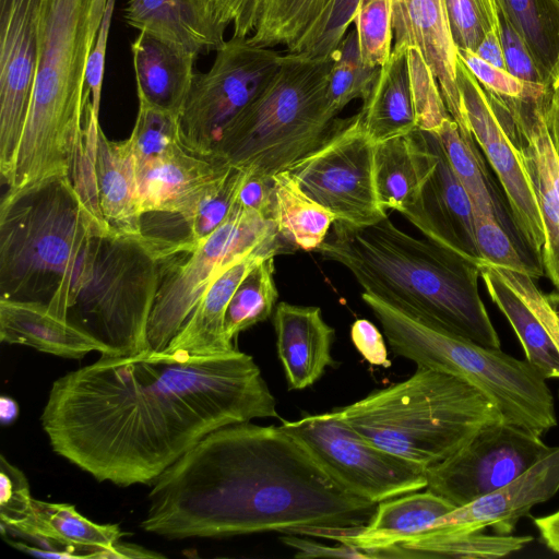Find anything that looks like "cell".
<instances>
[{"label": "cell", "instance_id": "obj_1", "mask_svg": "<svg viewBox=\"0 0 559 559\" xmlns=\"http://www.w3.org/2000/svg\"><path fill=\"white\" fill-rule=\"evenodd\" d=\"M252 356L100 354L58 378L40 421L52 450L98 481L154 480L207 433L277 417Z\"/></svg>", "mask_w": 559, "mask_h": 559}, {"label": "cell", "instance_id": "obj_2", "mask_svg": "<svg viewBox=\"0 0 559 559\" xmlns=\"http://www.w3.org/2000/svg\"><path fill=\"white\" fill-rule=\"evenodd\" d=\"M377 504L336 484L282 426L247 421L207 433L167 467L140 525L168 538L278 532L338 542Z\"/></svg>", "mask_w": 559, "mask_h": 559}, {"label": "cell", "instance_id": "obj_3", "mask_svg": "<svg viewBox=\"0 0 559 559\" xmlns=\"http://www.w3.org/2000/svg\"><path fill=\"white\" fill-rule=\"evenodd\" d=\"M118 231L70 176L8 189L0 204V299L33 302L78 325L114 271Z\"/></svg>", "mask_w": 559, "mask_h": 559}, {"label": "cell", "instance_id": "obj_4", "mask_svg": "<svg viewBox=\"0 0 559 559\" xmlns=\"http://www.w3.org/2000/svg\"><path fill=\"white\" fill-rule=\"evenodd\" d=\"M317 252L346 267L365 293L413 319L500 348L478 289L480 265L406 234L389 216L367 226L336 221Z\"/></svg>", "mask_w": 559, "mask_h": 559}, {"label": "cell", "instance_id": "obj_5", "mask_svg": "<svg viewBox=\"0 0 559 559\" xmlns=\"http://www.w3.org/2000/svg\"><path fill=\"white\" fill-rule=\"evenodd\" d=\"M92 2L39 0L35 82L8 189L71 174L88 102L85 71L94 45L90 31Z\"/></svg>", "mask_w": 559, "mask_h": 559}, {"label": "cell", "instance_id": "obj_6", "mask_svg": "<svg viewBox=\"0 0 559 559\" xmlns=\"http://www.w3.org/2000/svg\"><path fill=\"white\" fill-rule=\"evenodd\" d=\"M336 411L369 442L426 468L454 454L485 426L503 420L479 389L424 367Z\"/></svg>", "mask_w": 559, "mask_h": 559}, {"label": "cell", "instance_id": "obj_7", "mask_svg": "<svg viewBox=\"0 0 559 559\" xmlns=\"http://www.w3.org/2000/svg\"><path fill=\"white\" fill-rule=\"evenodd\" d=\"M333 51L283 55L271 82L225 129L216 154L273 178L320 144L336 117L328 100Z\"/></svg>", "mask_w": 559, "mask_h": 559}, {"label": "cell", "instance_id": "obj_8", "mask_svg": "<svg viewBox=\"0 0 559 559\" xmlns=\"http://www.w3.org/2000/svg\"><path fill=\"white\" fill-rule=\"evenodd\" d=\"M361 299L380 322L394 354L417 367L443 371L473 384L507 423L540 437L557 425L546 379L526 359L429 326L371 294L364 292Z\"/></svg>", "mask_w": 559, "mask_h": 559}, {"label": "cell", "instance_id": "obj_9", "mask_svg": "<svg viewBox=\"0 0 559 559\" xmlns=\"http://www.w3.org/2000/svg\"><path fill=\"white\" fill-rule=\"evenodd\" d=\"M276 237L281 236L274 219L235 203L211 235L169 255L148 319V348L163 352L209 285L234 261Z\"/></svg>", "mask_w": 559, "mask_h": 559}, {"label": "cell", "instance_id": "obj_10", "mask_svg": "<svg viewBox=\"0 0 559 559\" xmlns=\"http://www.w3.org/2000/svg\"><path fill=\"white\" fill-rule=\"evenodd\" d=\"M322 469L342 488L379 503L427 488V468L362 438L336 409L282 420Z\"/></svg>", "mask_w": 559, "mask_h": 559}, {"label": "cell", "instance_id": "obj_11", "mask_svg": "<svg viewBox=\"0 0 559 559\" xmlns=\"http://www.w3.org/2000/svg\"><path fill=\"white\" fill-rule=\"evenodd\" d=\"M282 58L248 37L226 39L210 70L193 78L179 116L183 143L200 154H216L225 129L271 82Z\"/></svg>", "mask_w": 559, "mask_h": 559}, {"label": "cell", "instance_id": "obj_12", "mask_svg": "<svg viewBox=\"0 0 559 559\" xmlns=\"http://www.w3.org/2000/svg\"><path fill=\"white\" fill-rule=\"evenodd\" d=\"M301 189L337 221L367 226L385 218L374 187L373 142L358 112L329 131L287 168Z\"/></svg>", "mask_w": 559, "mask_h": 559}, {"label": "cell", "instance_id": "obj_13", "mask_svg": "<svg viewBox=\"0 0 559 559\" xmlns=\"http://www.w3.org/2000/svg\"><path fill=\"white\" fill-rule=\"evenodd\" d=\"M456 80L473 139L498 177L520 238L540 263L544 228L534 189L512 136L511 111L504 98L485 90L460 58Z\"/></svg>", "mask_w": 559, "mask_h": 559}, {"label": "cell", "instance_id": "obj_14", "mask_svg": "<svg viewBox=\"0 0 559 559\" xmlns=\"http://www.w3.org/2000/svg\"><path fill=\"white\" fill-rule=\"evenodd\" d=\"M552 449L540 436L499 420L481 428L451 456L429 466L427 489L459 508L507 485Z\"/></svg>", "mask_w": 559, "mask_h": 559}, {"label": "cell", "instance_id": "obj_15", "mask_svg": "<svg viewBox=\"0 0 559 559\" xmlns=\"http://www.w3.org/2000/svg\"><path fill=\"white\" fill-rule=\"evenodd\" d=\"M39 0H0V173L13 180L38 57Z\"/></svg>", "mask_w": 559, "mask_h": 559}, {"label": "cell", "instance_id": "obj_16", "mask_svg": "<svg viewBox=\"0 0 559 559\" xmlns=\"http://www.w3.org/2000/svg\"><path fill=\"white\" fill-rule=\"evenodd\" d=\"M70 177L87 206L111 228L143 235L132 157L123 141H110L99 124L85 122Z\"/></svg>", "mask_w": 559, "mask_h": 559}, {"label": "cell", "instance_id": "obj_17", "mask_svg": "<svg viewBox=\"0 0 559 559\" xmlns=\"http://www.w3.org/2000/svg\"><path fill=\"white\" fill-rule=\"evenodd\" d=\"M356 8L345 0H253L243 37L272 48L284 45L290 53H331L354 22Z\"/></svg>", "mask_w": 559, "mask_h": 559}, {"label": "cell", "instance_id": "obj_18", "mask_svg": "<svg viewBox=\"0 0 559 559\" xmlns=\"http://www.w3.org/2000/svg\"><path fill=\"white\" fill-rule=\"evenodd\" d=\"M132 163L140 214H176L185 222L233 166L218 154H200L183 142L158 157Z\"/></svg>", "mask_w": 559, "mask_h": 559}, {"label": "cell", "instance_id": "obj_19", "mask_svg": "<svg viewBox=\"0 0 559 559\" xmlns=\"http://www.w3.org/2000/svg\"><path fill=\"white\" fill-rule=\"evenodd\" d=\"M559 490V447L507 485L467 504L455 508L433 522L421 536H451L492 527L509 535L520 519ZM417 535V536H419Z\"/></svg>", "mask_w": 559, "mask_h": 559}, {"label": "cell", "instance_id": "obj_20", "mask_svg": "<svg viewBox=\"0 0 559 559\" xmlns=\"http://www.w3.org/2000/svg\"><path fill=\"white\" fill-rule=\"evenodd\" d=\"M394 47H416L435 75L444 105L464 138L469 131L456 80L457 47L444 0H391Z\"/></svg>", "mask_w": 559, "mask_h": 559}, {"label": "cell", "instance_id": "obj_21", "mask_svg": "<svg viewBox=\"0 0 559 559\" xmlns=\"http://www.w3.org/2000/svg\"><path fill=\"white\" fill-rule=\"evenodd\" d=\"M435 166L426 179L415 205L404 215L428 240L480 265L477 250L473 203L453 173L435 133Z\"/></svg>", "mask_w": 559, "mask_h": 559}, {"label": "cell", "instance_id": "obj_22", "mask_svg": "<svg viewBox=\"0 0 559 559\" xmlns=\"http://www.w3.org/2000/svg\"><path fill=\"white\" fill-rule=\"evenodd\" d=\"M285 243L281 237L273 238L226 267L205 289L164 352L212 356L234 350L224 329L228 304L247 274L264 259L283 252Z\"/></svg>", "mask_w": 559, "mask_h": 559}, {"label": "cell", "instance_id": "obj_23", "mask_svg": "<svg viewBox=\"0 0 559 559\" xmlns=\"http://www.w3.org/2000/svg\"><path fill=\"white\" fill-rule=\"evenodd\" d=\"M124 22L194 56L217 51L226 28L206 0H129Z\"/></svg>", "mask_w": 559, "mask_h": 559}, {"label": "cell", "instance_id": "obj_24", "mask_svg": "<svg viewBox=\"0 0 559 559\" xmlns=\"http://www.w3.org/2000/svg\"><path fill=\"white\" fill-rule=\"evenodd\" d=\"M273 324L277 356L290 390L312 385L334 365L331 347L335 331L323 320L319 307L280 302Z\"/></svg>", "mask_w": 559, "mask_h": 559}, {"label": "cell", "instance_id": "obj_25", "mask_svg": "<svg viewBox=\"0 0 559 559\" xmlns=\"http://www.w3.org/2000/svg\"><path fill=\"white\" fill-rule=\"evenodd\" d=\"M436 163L431 132L415 130L373 143V177L381 207L405 215Z\"/></svg>", "mask_w": 559, "mask_h": 559}, {"label": "cell", "instance_id": "obj_26", "mask_svg": "<svg viewBox=\"0 0 559 559\" xmlns=\"http://www.w3.org/2000/svg\"><path fill=\"white\" fill-rule=\"evenodd\" d=\"M10 533L34 540L41 548L69 550L79 558L96 559L126 535L117 524L95 523L72 504L36 499L29 518Z\"/></svg>", "mask_w": 559, "mask_h": 559}, {"label": "cell", "instance_id": "obj_27", "mask_svg": "<svg viewBox=\"0 0 559 559\" xmlns=\"http://www.w3.org/2000/svg\"><path fill=\"white\" fill-rule=\"evenodd\" d=\"M443 497L426 488L423 492H409L381 501L362 528L341 537L340 543L370 551L374 558L380 552L421 534L436 520L454 510Z\"/></svg>", "mask_w": 559, "mask_h": 559}, {"label": "cell", "instance_id": "obj_28", "mask_svg": "<svg viewBox=\"0 0 559 559\" xmlns=\"http://www.w3.org/2000/svg\"><path fill=\"white\" fill-rule=\"evenodd\" d=\"M131 51L138 95L180 116L198 57L143 32L131 44Z\"/></svg>", "mask_w": 559, "mask_h": 559}, {"label": "cell", "instance_id": "obj_29", "mask_svg": "<svg viewBox=\"0 0 559 559\" xmlns=\"http://www.w3.org/2000/svg\"><path fill=\"white\" fill-rule=\"evenodd\" d=\"M0 340L71 359L91 352L105 353L97 341L45 307L9 299H0Z\"/></svg>", "mask_w": 559, "mask_h": 559}, {"label": "cell", "instance_id": "obj_30", "mask_svg": "<svg viewBox=\"0 0 559 559\" xmlns=\"http://www.w3.org/2000/svg\"><path fill=\"white\" fill-rule=\"evenodd\" d=\"M359 114L373 143L417 130L407 47L392 49Z\"/></svg>", "mask_w": 559, "mask_h": 559}, {"label": "cell", "instance_id": "obj_31", "mask_svg": "<svg viewBox=\"0 0 559 559\" xmlns=\"http://www.w3.org/2000/svg\"><path fill=\"white\" fill-rule=\"evenodd\" d=\"M273 195L281 238L292 248L317 251L337 221L335 215L308 195L287 169L273 176Z\"/></svg>", "mask_w": 559, "mask_h": 559}, {"label": "cell", "instance_id": "obj_32", "mask_svg": "<svg viewBox=\"0 0 559 559\" xmlns=\"http://www.w3.org/2000/svg\"><path fill=\"white\" fill-rule=\"evenodd\" d=\"M480 277L492 302L515 332L525 359L547 379H559V352L528 305L507 284L497 269L480 263Z\"/></svg>", "mask_w": 559, "mask_h": 559}, {"label": "cell", "instance_id": "obj_33", "mask_svg": "<svg viewBox=\"0 0 559 559\" xmlns=\"http://www.w3.org/2000/svg\"><path fill=\"white\" fill-rule=\"evenodd\" d=\"M526 43L540 70L551 80L559 50V0H497Z\"/></svg>", "mask_w": 559, "mask_h": 559}, {"label": "cell", "instance_id": "obj_34", "mask_svg": "<svg viewBox=\"0 0 559 559\" xmlns=\"http://www.w3.org/2000/svg\"><path fill=\"white\" fill-rule=\"evenodd\" d=\"M533 537L487 535L481 532L451 536H415L399 546L400 556L428 558L497 559L521 550Z\"/></svg>", "mask_w": 559, "mask_h": 559}, {"label": "cell", "instance_id": "obj_35", "mask_svg": "<svg viewBox=\"0 0 559 559\" xmlns=\"http://www.w3.org/2000/svg\"><path fill=\"white\" fill-rule=\"evenodd\" d=\"M435 134L453 173L467 191L473 205L495 215L507 228L491 192L487 173L480 162L476 142L464 138L457 123L451 117L442 122Z\"/></svg>", "mask_w": 559, "mask_h": 559}, {"label": "cell", "instance_id": "obj_36", "mask_svg": "<svg viewBox=\"0 0 559 559\" xmlns=\"http://www.w3.org/2000/svg\"><path fill=\"white\" fill-rule=\"evenodd\" d=\"M274 258H266L257 264L233 295L224 321L225 335L229 342L233 343L240 332L271 316L278 297Z\"/></svg>", "mask_w": 559, "mask_h": 559}, {"label": "cell", "instance_id": "obj_37", "mask_svg": "<svg viewBox=\"0 0 559 559\" xmlns=\"http://www.w3.org/2000/svg\"><path fill=\"white\" fill-rule=\"evenodd\" d=\"M512 136L520 148L543 223L545 242L540 263L554 286L559 290V197L542 159L516 131L514 122Z\"/></svg>", "mask_w": 559, "mask_h": 559}, {"label": "cell", "instance_id": "obj_38", "mask_svg": "<svg viewBox=\"0 0 559 559\" xmlns=\"http://www.w3.org/2000/svg\"><path fill=\"white\" fill-rule=\"evenodd\" d=\"M334 60L328 80V100L337 115L354 99H366L379 68L366 66L359 56L356 32H350L333 51Z\"/></svg>", "mask_w": 559, "mask_h": 559}, {"label": "cell", "instance_id": "obj_39", "mask_svg": "<svg viewBox=\"0 0 559 559\" xmlns=\"http://www.w3.org/2000/svg\"><path fill=\"white\" fill-rule=\"evenodd\" d=\"M139 107L131 135L124 140L133 162L158 157L182 143L179 115L138 95Z\"/></svg>", "mask_w": 559, "mask_h": 559}, {"label": "cell", "instance_id": "obj_40", "mask_svg": "<svg viewBox=\"0 0 559 559\" xmlns=\"http://www.w3.org/2000/svg\"><path fill=\"white\" fill-rule=\"evenodd\" d=\"M473 221L477 250L481 261L535 278L543 276V266L524 258L501 222L473 205Z\"/></svg>", "mask_w": 559, "mask_h": 559}, {"label": "cell", "instance_id": "obj_41", "mask_svg": "<svg viewBox=\"0 0 559 559\" xmlns=\"http://www.w3.org/2000/svg\"><path fill=\"white\" fill-rule=\"evenodd\" d=\"M354 23L361 61L371 68L382 67L392 51L391 0L358 1Z\"/></svg>", "mask_w": 559, "mask_h": 559}, {"label": "cell", "instance_id": "obj_42", "mask_svg": "<svg viewBox=\"0 0 559 559\" xmlns=\"http://www.w3.org/2000/svg\"><path fill=\"white\" fill-rule=\"evenodd\" d=\"M247 173L248 169L233 165L218 185L202 200L186 221L189 237L183 249L204 239L223 224L236 203Z\"/></svg>", "mask_w": 559, "mask_h": 559}, {"label": "cell", "instance_id": "obj_43", "mask_svg": "<svg viewBox=\"0 0 559 559\" xmlns=\"http://www.w3.org/2000/svg\"><path fill=\"white\" fill-rule=\"evenodd\" d=\"M407 62L417 129L436 133L451 117L438 82L416 47H407Z\"/></svg>", "mask_w": 559, "mask_h": 559}, {"label": "cell", "instance_id": "obj_44", "mask_svg": "<svg viewBox=\"0 0 559 559\" xmlns=\"http://www.w3.org/2000/svg\"><path fill=\"white\" fill-rule=\"evenodd\" d=\"M454 43L475 51L488 32H499L497 0H444Z\"/></svg>", "mask_w": 559, "mask_h": 559}, {"label": "cell", "instance_id": "obj_45", "mask_svg": "<svg viewBox=\"0 0 559 559\" xmlns=\"http://www.w3.org/2000/svg\"><path fill=\"white\" fill-rule=\"evenodd\" d=\"M457 56L478 83L497 95L538 99L545 97L551 90L548 86L523 82L509 71L486 62L469 49L457 48Z\"/></svg>", "mask_w": 559, "mask_h": 559}, {"label": "cell", "instance_id": "obj_46", "mask_svg": "<svg viewBox=\"0 0 559 559\" xmlns=\"http://www.w3.org/2000/svg\"><path fill=\"white\" fill-rule=\"evenodd\" d=\"M0 526L2 535L14 531L33 511V500L25 475L3 455L0 463Z\"/></svg>", "mask_w": 559, "mask_h": 559}, {"label": "cell", "instance_id": "obj_47", "mask_svg": "<svg viewBox=\"0 0 559 559\" xmlns=\"http://www.w3.org/2000/svg\"><path fill=\"white\" fill-rule=\"evenodd\" d=\"M498 17L507 70L523 82L551 87V80L540 70L523 37L499 5Z\"/></svg>", "mask_w": 559, "mask_h": 559}, {"label": "cell", "instance_id": "obj_48", "mask_svg": "<svg viewBox=\"0 0 559 559\" xmlns=\"http://www.w3.org/2000/svg\"><path fill=\"white\" fill-rule=\"evenodd\" d=\"M116 0H107L85 71V110L98 118L105 72V57Z\"/></svg>", "mask_w": 559, "mask_h": 559}, {"label": "cell", "instance_id": "obj_49", "mask_svg": "<svg viewBox=\"0 0 559 559\" xmlns=\"http://www.w3.org/2000/svg\"><path fill=\"white\" fill-rule=\"evenodd\" d=\"M496 269L507 284L534 311L559 352V316L547 300L546 295L535 285L534 278L520 272Z\"/></svg>", "mask_w": 559, "mask_h": 559}, {"label": "cell", "instance_id": "obj_50", "mask_svg": "<svg viewBox=\"0 0 559 559\" xmlns=\"http://www.w3.org/2000/svg\"><path fill=\"white\" fill-rule=\"evenodd\" d=\"M236 203L242 209L273 218V178L249 170L240 187Z\"/></svg>", "mask_w": 559, "mask_h": 559}, {"label": "cell", "instance_id": "obj_51", "mask_svg": "<svg viewBox=\"0 0 559 559\" xmlns=\"http://www.w3.org/2000/svg\"><path fill=\"white\" fill-rule=\"evenodd\" d=\"M350 338L358 353L371 365L390 367L384 338L367 319H358L350 326Z\"/></svg>", "mask_w": 559, "mask_h": 559}, {"label": "cell", "instance_id": "obj_52", "mask_svg": "<svg viewBox=\"0 0 559 559\" xmlns=\"http://www.w3.org/2000/svg\"><path fill=\"white\" fill-rule=\"evenodd\" d=\"M285 545L296 549L295 558H318V557H340V558H374V556L365 549L356 546L341 543L338 546H328L319 542L304 538L301 535L284 534L280 538Z\"/></svg>", "mask_w": 559, "mask_h": 559}, {"label": "cell", "instance_id": "obj_53", "mask_svg": "<svg viewBox=\"0 0 559 559\" xmlns=\"http://www.w3.org/2000/svg\"><path fill=\"white\" fill-rule=\"evenodd\" d=\"M217 21L227 29L233 26V36L242 37L243 26L253 0H206Z\"/></svg>", "mask_w": 559, "mask_h": 559}, {"label": "cell", "instance_id": "obj_54", "mask_svg": "<svg viewBox=\"0 0 559 559\" xmlns=\"http://www.w3.org/2000/svg\"><path fill=\"white\" fill-rule=\"evenodd\" d=\"M474 52L486 62L507 70L499 32H488Z\"/></svg>", "mask_w": 559, "mask_h": 559}, {"label": "cell", "instance_id": "obj_55", "mask_svg": "<svg viewBox=\"0 0 559 559\" xmlns=\"http://www.w3.org/2000/svg\"><path fill=\"white\" fill-rule=\"evenodd\" d=\"M544 114L552 145L559 156V87L551 88L547 95Z\"/></svg>", "mask_w": 559, "mask_h": 559}, {"label": "cell", "instance_id": "obj_56", "mask_svg": "<svg viewBox=\"0 0 559 559\" xmlns=\"http://www.w3.org/2000/svg\"><path fill=\"white\" fill-rule=\"evenodd\" d=\"M544 544L554 552L559 554V510L545 516L534 519Z\"/></svg>", "mask_w": 559, "mask_h": 559}, {"label": "cell", "instance_id": "obj_57", "mask_svg": "<svg viewBox=\"0 0 559 559\" xmlns=\"http://www.w3.org/2000/svg\"><path fill=\"white\" fill-rule=\"evenodd\" d=\"M122 558H164L163 555L147 550L134 544L118 542L111 548L98 555V559H122Z\"/></svg>", "mask_w": 559, "mask_h": 559}, {"label": "cell", "instance_id": "obj_58", "mask_svg": "<svg viewBox=\"0 0 559 559\" xmlns=\"http://www.w3.org/2000/svg\"><path fill=\"white\" fill-rule=\"evenodd\" d=\"M16 549L40 558L52 559H80L78 555L69 550L46 549L38 546H31L22 542H10Z\"/></svg>", "mask_w": 559, "mask_h": 559}, {"label": "cell", "instance_id": "obj_59", "mask_svg": "<svg viewBox=\"0 0 559 559\" xmlns=\"http://www.w3.org/2000/svg\"><path fill=\"white\" fill-rule=\"evenodd\" d=\"M19 404L11 396L0 397V420L4 426L12 425L19 417Z\"/></svg>", "mask_w": 559, "mask_h": 559}, {"label": "cell", "instance_id": "obj_60", "mask_svg": "<svg viewBox=\"0 0 559 559\" xmlns=\"http://www.w3.org/2000/svg\"><path fill=\"white\" fill-rule=\"evenodd\" d=\"M547 300L556 311V313L559 316V290L546 295Z\"/></svg>", "mask_w": 559, "mask_h": 559}, {"label": "cell", "instance_id": "obj_61", "mask_svg": "<svg viewBox=\"0 0 559 559\" xmlns=\"http://www.w3.org/2000/svg\"><path fill=\"white\" fill-rule=\"evenodd\" d=\"M559 87V50L557 56V61L555 69L551 74V88H558Z\"/></svg>", "mask_w": 559, "mask_h": 559}, {"label": "cell", "instance_id": "obj_62", "mask_svg": "<svg viewBox=\"0 0 559 559\" xmlns=\"http://www.w3.org/2000/svg\"><path fill=\"white\" fill-rule=\"evenodd\" d=\"M358 1L362 2V1H366V0H358Z\"/></svg>", "mask_w": 559, "mask_h": 559}]
</instances>
